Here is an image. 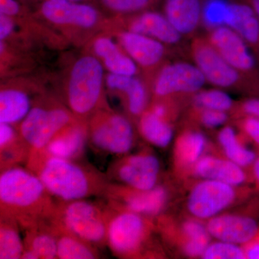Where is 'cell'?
Listing matches in <instances>:
<instances>
[{
	"instance_id": "6da1fadb",
	"label": "cell",
	"mask_w": 259,
	"mask_h": 259,
	"mask_svg": "<svg viewBox=\"0 0 259 259\" xmlns=\"http://www.w3.org/2000/svg\"><path fill=\"white\" fill-rule=\"evenodd\" d=\"M26 168L40 178L56 202L102 197L110 183L106 174L79 160L29 156Z\"/></svg>"
},
{
	"instance_id": "7a4b0ae2",
	"label": "cell",
	"mask_w": 259,
	"mask_h": 259,
	"mask_svg": "<svg viewBox=\"0 0 259 259\" xmlns=\"http://www.w3.org/2000/svg\"><path fill=\"white\" fill-rule=\"evenodd\" d=\"M56 207L41 180L28 168L1 171L0 215L13 218L21 231L49 221Z\"/></svg>"
},
{
	"instance_id": "3957f363",
	"label": "cell",
	"mask_w": 259,
	"mask_h": 259,
	"mask_svg": "<svg viewBox=\"0 0 259 259\" xmlns=\"http://www.w3.org/2000/svg\"><path fill=\"white\" fill-rule=\"evenodd\" d=\"M104 67L92 54L80 56L71 66L64 90L65 105L80 120L88 121L107 107L104 98Z\"/></svg>"
},
{
	"instance_id": "277c9868",
	"label": "cell",
	"mask_w": 259,
	"mask_h": 259,
	"mask_svg": "<svg viewBox=\"0 0 259 259\" xmlns=\"http://www.w3.org/2000/svg\"><path fill=\"white\" fill-rule=\"evenodd\" d=\"M110 208L106 203L87 199L56 202L49 221L99 249L107 246Z\"/></svg>"
},
{
	"instance_id": "5b68a950",
	"label": "cell",
	"mask_w": 259,
	"mask_h": 259,
	"mask_svg": "<svg viewBox=\"0 0 259 259\" xmlns=\"http://www.w3.org/2000/svg\"><path fill=\"white\" fill-rule=\"evenodd\" d=\"M190 54L207 83L217 88L243 94L246 97H259V79L240 72L228 64L206 36L192 37Z\"/></svg>"
},
{
	"instance_id": "8992f818",
	"label": "cell",
	"mask_w": 259,
	"mask_h": 259,
	"mask_svg": "<svg viewBox=\"0 0 259 259\" xmlns=\"http://www.w3.org/2000/svg\"><path fill=\"white\" fill-rule=\"evenodd\" d=\"M77 119L59 100L52 97H37L17 128L30 153L42 150L61 130Z\"/></svg>"
},
{
	"instance_id": "52a82bcc",
	"label": "cell",
	"mask_w": 259,
	"mask_h": 259,
	"mask_svg": "<svg viewBox=\"0 0 259 259\" xmlns=\"http://www.w3.org/2000/svg\"><path fill=\"white\" fill-rule=\"evenodd\" d=\"M108 207L107 246L117 258L142 257L153 230L151 220L138 213Z\"/></svg>"
},
{
	"instance_id": "ba28073f",
	"label": "cell",
	"mask_w": 259,
	"mask_h": 259,
	"mask_svg": "<svg viewBox=\"0 0 259 259\" xmlns=\"http://www.w3.org/2000/svg\"><path fill=\"white\" fill-rule=\"evenodd\" d=\"M88 143L98 152L112 156L127 154L135 144L131 119L105 107L88 120Z\"/></svg>"
},
{
	"instance_id": "9c48e42d",
	"label": "cell",
	"mask_w": 259,
	"mask_h": 259,
	"mask_svg": "<svg viewBox=\"0 0 259 259\" xmlns=\"http://www.w3.org/2000/svg\"><path fill=\"white\" fill-rule=\"evenodd\" d=\"M37 13L66 34L95 30L104 20L101 12L91 3L70 0H40Z\"/></svg>"
},
{
	"instance_id": "30bf717a",
	"label": "cell",
	"mask_w": 259,
	"mask_h": 259,
	"mask_svg": "<svg viewBox=\"0 0 259 259\" xmlns=\"http://www.w3.org/2000/svg\"><path fill=\"white\" fill-rule=\"evenodd\" d=\"M207 83L200 69L192 63H165L155 73L151 91L156 100L171 99L180 95L193 96Z\"/></svg>"
},
{
	"instance_id": "8fae6325",
	"label": "cell",
	"mask_w": 259,
	"mask_h": 259,
	"mask_svg": "<svg viewBox=\"0 0 259 259\" xmlns=\"http://www.w3.org/2000/svg\"><path fill=\"white\" fill-rule=\"evenodd\" d=\"M160 163L148 151L124 155L112 162L106 175L110 182L140 190H151L158 185Z\"/></svg>"
},
{
	"instance_id": "7c38bea8",
	"label": "cell",
	"mask_w": 259,
	"mask_h": 259,
	"mask_svg": "<svg viewBox=\"0 0 259 259\" xmlns=\"http://www.w3.org/2000/svg\"><path fill=\"white\" fill-rule=\"evenodd\" d=\"M102 197L112 208L131 211L150 218L158 215L164 209L168 192L165 187L159 185L151 190H140L110 182Z\"/></svg>"
},
{
	"instance_id": "4fadbf2b",
	"label": "cell",
	"mask_w": 259,
	"mask_h": 259,
	"mask_svg": "<svg viewBox=\"0 0 259 259\" xmlns=\"http://www.w3.org/2000/svg\"><path fill=\"white\" fill-rule=\"evenodd\" d=\"M256 194L244 212L218 214L209 219L206 226L210 236L242 246L251 241L259 228V194Z\"/></svg>"
},
{
	"instance_id": "5bb4252c",
	"label": "cell",
	"mask_w": 259,
	"mask_h": 259,
	"mask_svg": "<svg viewBox=\"0 0 259 259\" xmlns=\"http://www.w3.org/2000/svg\"><path fill=\"white\" fill-rule=\"evenodd\" d=\"M207 40L232 66L250 77L259 79V62L248 44L227 25L209 28Z\"/></svg>"
},
{
	"instance_id": "9a60e30c",
	"label": "cell",
	"mask_w": 259,
	"mask_h": 259,
	"mask_svg": "<svg viewBox=\"0 0 259 259\" xmlns=\"http://www.w3.org/2000/svg\"><path fill=\"white\" fill-rule=\"evenodd\" d=\"M239 187L212 180L194 186L187 201V208L194 218L209 220L221 214L238 198Z\"/></svg>"
},
{
	"instance_id": "2e32d148",
	"label": "cell",
	"mask_w": 259,
	"mask_h": 259,
	"mask_svg": "<svg viewBox=\"0 0 259 259\" xmlns=\"http://www.w3.org/2000/svg\"><path fill=\"white\" fill-rule=\"evenodd\" d=\"M117 42L139 68L154 71L164 63L167 47L153 37L127 30L117 33Z\"/></svg>"
},
{
	"instance_id": "e0dca14e",
	"label": "cell",
	"mask_w": 259,
	"mask_h": 259,
	"mask_svg": "<svg viewBox=\"0 0 259 259\" xmlns=\"http://www.w3.org/2000/svg\"><path fill=\"white\" fill-rule=\"evenodd\" d=\"M88 143V121L77 119L61 130L42 150L30 152L29 156L80 160Z\"/></svg>"
},
{
	"instance_id": "ac0fdd59",
	"label": "cell",
	"mask_w": 259,
	"mask_h": 259,
	"mask_svg": "<svg viewBox=\"0 0 259 259\" xmlns=\"http://www.w3.org/2000/svg\"><path fill=\"white\" fill-rule=\"evenodd\" d=\"M119 18H123L125 30L153 37L168 47L178 45L183 40L164 14L153 9Z\"/></svg>"
},
{
	"instance_id": "d6986e66",
	"label": "cell",
	"mask_w": 259,
	"mask_h": 259,
	"mask_svg": "<svg viewBox=\"0 0 259 259\" xmlns=\"http://www.w3.org/2000/svg\"><path fill=\"white\" fill-rule=\"evenodd\" d=\"M105 84L112 93L117 94L120 97L129 117L138 120L148 108V88L137 76L108 73L105 77Z\"/></svg>"
},
{
	"instance_id": "ffe728a7",
	"label": "cell",
	"mask_w": 259,
	"mask_h": 259,
	"mask_svg": "<svg viewBox=\"0 0 259 259\" xmlns=\"http://www.w3.org/2000/svg\"><path fill=\"white\" fill-rule=\"evenodd\" d=\"M223 25L234 30L248 44L259 62V19L246 0L226 5Z\"/></svg>"
},
{
	"instance_id": "44dd1931",
	"label": "cell",
	"mask_w": 259,
	"mask_h": 259,
	"mask_svg": "<svg viewBox=\"0 0 259 259\" xmlns=\"http://www.w3.org/2000/svg\"><path fill=\"white\" fill-rule=\"evenodd\" d=\"M206 0H163V13L182 37L192 36L203 23Z\"/></svg>"
},
{
	"instance_id": "7402d4cb",
	"label": "cell",
	"mask_w": 259,
	"mask_h": 259,
	"mask_svg": "<svg viewBox=\"0 0 259 259\" xmlns=\"http://www.w3.org/2000/svg\"><path fill=\"white\" fill-rule=\"evenodd\" d=\"M93 55L101 62L104 69L114 74L137 76L139 68L118 42L107 35H99L91 44Z\"/></svg>"
},
{
	"instance_id": "603a6c76",
	"label": "cell",
	"mask_w": 259,
	"mask_h": 259,
	"mask_svg": "<svg viewBox=\"0 0 259 259\" xmlns=\"http://www.w3.org/2000/svg\"><path fill=\"white\" fill-rule=\"evenodd\" d=\"M194 175L203 180H212L240 187L244 185L251 176L245 168L226 158L203 156L192 167Z\"/></svg>"
},
{
	"instance_id": "cb8c5ba5",
	"label": "cell",
	"mask_w": 259,
	"mask_h": 259,
	"mask_svg": "<svg viewBox=\"0 0 259 259\" xmlns=\"http://www.w3.org/2000/svg\"><path fill=\"white\" fill-rule=\"evenodd\" d=\"M21 259H54L57 256V238L50 221L24 230Z\"/></svg>"
},
{
	"instance_id": "d4e9b609",
	"label": "cell",
	"mask_w": 259,
	"mask_h": 259,
	"mask_svg": "<svg viewBox=\"0 0 259 259\" xmlns=\"http://www.w3.org/2000/svg\"><path fill=\"white\" fill-rule=\"evenodd\" d=\"M30 92L18 85L2 87L0 91V122L18 127L33 105Z\"/></svg>"
},
{
	"instance_id": "484cf974",
	"label": "cell",
	"mask_w": 259,
	"mask_h": 259,
	"mask_svg": "<svg viewBox=\"0 0 259 259\" xmlns=\"http://www.w3.org/2000/svg\"><path fill=\"white\" fill-rule=\"evenodd\" d=\"M30 148L14 125L0 122V169L26 164Z\"/></svg>"
},
{
	"instance_id": "4316f807",
	"label": "cell",
	"mask_w": 259,
	"mask_h": 259,
	"mask_svg": "<svg viewBox=\"0 0 259 259\" xmlns=\"http://www.w3.org/2000/svg\"><path fill=\"white\" fill-rule=\"evenodd\" d=\"M138 128L141 136L156 147L166 148L173 139L171 119L156 115L148 107L138 119Z\"/></svg>"
},
{
	"instance_id": "83f0119b",
	"label": "cell",
	"mask_w": 259,
	"mask_h": 259,
	"mask_svg": "<svg viewBox=\"0 0 259 259\" xmlns=\"http://www.w3.org/2000/svg\"><path fill=\"white\" fill-rule=\"evenodd\" d=\"M57 238V256L59 259L100 258V249L88 242L51 223Z\"/></svg>"
},
{
	"instance_id": "f1b7e54d",
	"label": "cell",
	"mask_w": 259,
	"mask_h": 259,
	"mask_svg": "<svg viewBox=\"0 0 259 259\" xmlns=\"http://www.w3.org/2000/svg\"><path fill=\"white\" fill-rule=\"evenodd\" d=\"M207 146L205 136L199 131L188 130L177 138L175 146V158L181 166L193 167L203 156Z\"/></svg>"
},
{
	"instance_id": "f546056e",
	"label": "cell",
	"mask_w": 259,
	"mask_h": 259,
	"mask_svg": "<svg viewBox=\"0 0 259 259\" xmlns=\"http://www.w3.org/2000/svg\"><path fill=\"white\" fill-rule=\"evenodd\" d=\"M218 142L223 148L226 158L244 168H250L257 156V152L247 148L233 127L226 125L218 134Z\"/></svg>"
},
{
	"instance_id": "4dcf8cb0",
	"label": "cell",
	"mask_w": 259,
	"mask_h": 259,
	"mask_svg": "<svg viewBox=\"0 0 259 259\" xmlns=\"http://www.w3.org/2000/svg\"><path fill=\"white\" fill-rule=\"evenodd\" d=\"M20 227L13 218L0 215V259H20L24 251Z\"/></svg>"
},
{
	"instance_id": "1f68e13d",
	"label": "cell",
	"mask_w": 259,
	"mask_h": 259,
	"mask_svg": "<svg viewBox=\"0 0 259 259\" xmlns=\"http://www.w3.org/2000/svg\"><path fill=\"white\" fill-rule=\"evenodd\" d=\"M182 233L185 241L183 252L189 257H202L208 246L209 235L207 226L195 220H188L182 223Z\"/></svg>"
},
{
	"instance_id": "d6a6232c",
	"label": "cell",
	"mask_w": 259,
	"mask_h": 259,
	"mask_svg": "<svg viewBox=\"0 0 259 259\" xmlns=\"http://www.w3.org/2000/svg\"><path fill=\"white\" fill-rule=\"evenodd\" d=\"M194 106L228 112L235 107L233 98L226 90L214 88L201 90L192 96Z\"/></svg>"
},
{
	"instance_id": "836d02e7",
	"label": "cell",
	"mask_w": 259,
	"mask_h": 259,
	"mask_svg": "<svg viewBox=\"0 0 259 259\" xmlns=\"http://www.w3.org/2000/svg\"><path fill=\"white\" fill-rule=\"evenodd\" d=\"M108 13L118 17L128 16L153 9L161 0H97Z\"/></svg>"
},
{
	"instance_id": "e575fe53",
	"label": "cell",
	"mask_w": 259,
	"mask_h": 259,
	"mask_svg": "<svg viewBox=\"0 0 259 259\" xmlns=\"http://www.w3.org/2000/svg\"><path fill=\"white\" fill-rule=\"evenodd\" d=\"M202 258L204 259H245L243 246L229 242L218 241L209 243Z\"/></svg>"
},
{
	"instance_id": "d590c367",
	"label": "cell",
	"mask_w": 259,
	"mask_h": 259,
	"mask_svg": "<svg viewBox=\"0 0 259 259\" xmlns=\"http://www.w3.org/2000/svg\"><path fill=\"white\" fill-rule=\"evenodd\" d=\"M195 108V116L199 124L209 129L217 128L224 125L229 119L228 112L209 109Z\"/></svg>"
},
{
	"instance_id": "8d00e7d4",
	"label": "cell",
	"mask_w": 259,
	"mask_h": 259,
	"mask_svg": "<svg viewBox=\"0 0 259 259\" xmlns=\"http://www.w3.org/2000/svg\"><path fill=\"white\" fill-rule=\"evenodd\" d=\"M237 125L242 134L259 149V118L241 116L238 117Z\"/></svg>"
},
{
	"instance_id": "74e56055",
	"label": "cell",
	"mask_w": 259,
	"mask_h": 259,
	"mask_svg": "<svg viewBox=\"0 0 259 259\" xmlns=\"http://www.w3.org/2000/svg\"><path fill=\"white\" fill-rule=\"evenodd\" d=\"M237 117L250 116L259 118V97H246L236 103Z\"/></svg>"
},
{
	"instance_id": "f35d334b",
	"label": "cell",
	"mask_w": 259,
	"mask_h": 259,
	"mask_svg": "<svg viewBox=\"0 0 259 259\" xmlns=\"http://www.w3.org/2000/svg\"><path fill=\"white\" fill-rule=\"evenodd\" d=\"M28 13V8L21 0H0V14L19 18Z\"/></svg>"
},
{
	"instance_id": "ab89813d",
	"label": "cell",
	"mask_w": 259,
	"mask_h": 259,
	"mask_svg": "<svg viewBox=\"0 0 259 259\" xmlns=\"http://www.w3.org/2000/svg\"><path fill=\"white\" fill-rule=\"evenodd\" d=\"M17 25L14 18L0 14V41L6 42L9 40L14 35Z\"/></svg>"
},
{
	"instance_id": "60d3db41",
	"label": "cell",
	"mask_w": 259,
	"mask_h": 259,
	"mask_svg": "<svg viewBox=\"0 0 259 259\" xmlns=\"http://www.w3.org/2000/svg\"><path fill=\"white\" fill-rule=\"evenodd\" d=\"M245 258L248 259H259V228L254 238L243 245Z\"/></svg>"
},
{
	"instance_id": "b9f144b4",
	"label": "cell",
	"mask_w": 259,
	"mask_h": 259,
	"mask_svg": "<svg viewBox=\"0 0 259 259\" xmlns=\"http://www.w3.org/2000/svg\"><path fill=\"white\" fill-rule=\"evenodd\" d=\"M250 169L251 182H253L255 185L253 190H254L255 194H259V149L257 151L256 158Z\"/></svg>"
},
{
	"instance_id": "7bdbcfd3",
	"label": "cell",
	"mask_w": 259,
	"mask_h": 259,
	"mask_svg": "<svg viewBox=\"0 0 259 259\" xmlns=\"http://www.w3.org/2000/svg\"><path fill=\"white\" fill-rule=\"evenodd\" d=\"M246 1L249 3L259 19V0H246Z\"/></svg>"
},
{
	"instance_id": "ee69618b",
	"label": "cell",
	"mask_w": 259,
	"mask_h": 259,
	"mask_svg": "<svg viewBox=\"0 0 259 259\" xmlns=\"http://www.w3.org/2000/svg\"><path fill=\"white\" fill-rule=\"evenodd\" d=\"M70 1L77 2V3H91L93 0H70Z\"/></svg>"
},
{
	"instance_id": "f6af8a7d",
	"label": "cell",
	"mask_w": 259,
	"mask_h": 259,
	"mask_svg": "<svg viewBox=\"0 0 259 259\" xmlns=\"http://www.w3.org/2000/svg\"><path fill=\"white\" fill-rule=\"evenodd\" d=\"M23 3H25V4H26L27 3H29V2H33V1H37L40 2V0H21Z\"/></svg>"
}]
</instances>
